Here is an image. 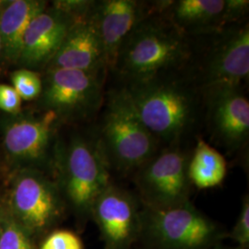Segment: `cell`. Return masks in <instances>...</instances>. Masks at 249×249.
Listing matches in <instances>:
<instances>
[{"instance_id":"cell-1","label":"cell","mask_w":249,"mask_h":249,"mask_svg":"<svg viewBox=\"0 0 249 249\" xmlns=\"http://www.w3.org/2000/svg\"><path fill=\"white\" fill-rule=\"evenodd\" d=\"M178 72L120 86L143 124L159 142L167 145L181 142L196 125L204 107L196 81L191 75Z\"/></svg>"},{"instance_id":"cell-2","label":"cell","mask_w":249,"mask_h":249,"mask_svg":"<svg viewBox=\"0 0 249 249\" xmlns=\"http://www.w3.org/2000/svg\"><path fill=\"white\" fill-rule=\"evenodd\" d=\"M194 56L191 36L155 9L139 22L121 45L112 73L122 85L187 68Z\"/></svg>"},{"instance_id":"cell-3","label":"cell","mask_w":249,"mask_h":249,"mask_svg":"<svg viewBox=\"0 0 249 249\" xmlns=\"http://www.w3.org/2000/svg\"><path fill=\"white\" fill-rule=\"evenodd\" d=\"M101 111L93 136L109 170L138 171L159 151V141L143 124L124 89L108 91Z\"/></svg>"},{"instance_id":"cell-4","label":"cell","mask_w":249,"mask_h":249,"mask_svg":"<svg viewBox=\"0 0 249 249\" xmlns=\"http://www.w3.org/2000/svg\"><path fill=\"white\" fill-rule=\"evenodd\" d=\"M41 98L44 110L59 120H83L101 111L105 102L107 74L76 70L46 69Z\"/></svg>"},{"instance_id":"cell-5","label":"cell","mask_w":249,"mask_h":249,"mask_svg":"<svg viewBox=\"0 0 249 249\" xmlns=\"http://www.w3.org/2000/svg\"><path fill=\"white\" fill-rule=\"evenodd\" d=\"M63 186L72 206L86 213L110 183V170L102 156L94 136L74 135L60 150Z\"/></svg>"},{"instance_id":"cell-6","label":"cell","mask_w":249,"mask_h":249,"mask_svg":"<svg viewBox=\"0 0 249 249\" xmlns=\"http://www.w3.org/2000/svg\"><path fill=\"white\" fill-rule=\"evenodd\" d=\"M215 35L213 45L191 77L200 89L241 87L249 77V22L225 27Z\"/></svg>"},{"instance_id":"cell-7","label":"cell","mask_w":249,"mask_h":249,"mask_svg":"<svg viewBox=\"0 0 249 249\" xmlns=\"http://www.w3.org/2000/svg\"><path fill=\"white\" fill-rule=\"evenodd\" d=\"M5 204L31 235L45 231L57 220L62 211L57 186L34 168L16 173L11 179Z\"/></svg>"},{"instance_id":"cell-8","label":"cell","mask_w":249,"mask_h":249,"mask_svg":"<svg viewBox=\"0 0 249 249\" xmlns=\"http://www.w3.org/2000/svg\"><path fill=\"white\" fill-rule=\"evenodd\" d=\"M170 144L158 151L138 170V186L152 209L169 208L187 202L190 180L187 167L190 156Z\"/></svg>"},{"instance_id":"cell-9","label":"cell","mask_w":249,"mask_h":249,"mask_svg":"<svg viewBox=\"0 0 249 249\" xmlns=\"http://www.w3.org/2000/svg\"><path fill=\"white\" fill-rule=\"evenodd\" d=\"M213 140L229 151L246 147L249 139V102L241 87L200 89Z\"/></svg>"},{"instance_id":"cell-10","label":"cell","mask_w":249,"mask_h":249,"mask_svg":"<svg viewBox=\"0 0 249 249\" xmlns=\"http://www.w3.org/2000/svg\"><path fill=\"white\" fill-rule=\"evenodd\" d=\"M153 11V2L138 0L93 1L88 19L103 47L107 71H113L119 49L135 26Z\"/></svg>"},{"instance_id":"cell-11","label":"cell","mask_w":249,"mask_h":249,"mask_svg":"<svg viewBox=\"0 0 249 249\" xmlns=\"http://www.w3.org/2000/svg\"><path fill=\"white\" fill-rule=\"evenodd\" d=\"M58 122L57 116L44 110L39 116H18L3 129V146L15 162L34 165L44 162L49 154Z\"/></svg>"},{"instance_id":"cell-12","label":"cell","mask_w":249,"mask_h":249,"mask_svg":"<svg viewBox=\"0 0 249 249\" xmlns=\"http://www.w3.org/2000/svg\"><path fill=\"white\" fill-rule=\"evenodd\" d=\"M151 225L157 240L175 249H193L204 245L214 229L212 223L188 202L153 209Z\"/></svg>"},{"instance_id":"cell-13","label":"cell","mask_w":249,"mask_h":249,"mask_svg":"<svg viewBox=\"0 0 249 249\" xmlns=\"http://www.w3.org/2000/svg\"><path fill=\"white\" fill-rule=\"evenodd\" d=\"M81 18L52 4L36 15L27 28L18 62L26 68L47 67L73 24Z\"/></svg>"},{"instance_id":"cell-14","label":"cell","mask_w":249,"mask_h":249,"mask_svg":"<svg viewBox=\"0 0 249 249\" xmlns=\"http://www.w3.org/2000/svg\"><path fill=\"white\" fill-rule=\"evenodd\" d=\"M90 212L111 249H121L135 236L139 216L136 201L128 192L110 184L96 198Z\"/></svg>"},{"instance_id":"cell-15","label":"cell","mask_w":249,"mask_h":249,"mask_svg":"<svg viewBox=\"0 0 249 249\" xmlns=\"http://www.w3.org/2000/svg\"><path fill=\"white\" fill-rule=\"evenodd\" d=\"M46 69L108 73L103 47L88 17L73 24Z\"/></svg>"},{"instance_id":"cell-16","label":"cell","mask_w":249,"mask_h":249,"mask_svg":"<svg viewBox=\"0 0 249 249\" xmlns=\"http://www.w3.org/2000/svg\"><path fill=\"white\" fill-rule=\"evenodd\" d=\"M155 9L187 36L210 35L223 29L225 0L154 1Z\"/></svg>"},{"instance_id":"cell-17","label":"cell","mask_w":249,"mask_h":249,"mask_svg":"<svg viewBox=\"0 0 249 249\" xmlns=\"http://www.w3.org/2000/svg\"><path fill=\"white\" fill-rule=\"evenodd\" d=\"M47 6V2L39 0L0 2V36L3 53L9 61L18 62L27 28Z\"/></svg>"},{"instance_id":"cell-18","label":"cell","mask_w":249,"mask_h":249,"mask_svg":"<svg viewBox=\"0 0 249 249\" xmlns=\"http://www.w3.org/2000/svg\"><path fill=\"white\" fill-rule=\"evenodd\" d=\"M226 172L227 163L223 154L202 138H197L187 167L190 183L200 189L216 187L224 180Z\"/></svg>"},{"instance_id":"cell-19","label":"cell","mask_w":249,"mask_h":249,"mask_svg":"<svg viewBox=\"0 0 249 249\" xmlns=\"http://www.w3.org/2000/svg\"><path fill=\"white\" fill-rule=\"evenodd\" d=\"M0 249H35L32 235L4 203L0 217Z\"/></svg>"},{"instance_id":"cell-20","label":"cell","mask_w":249,"mask_h":249,"mask_svg":"<svg viewBox=\"0 0 249 249\" xmlns=\"http://www.w3.org/2000/svg\"><path fill=\"white\" fill-rule=\"evenodd\" d=\"M12 87L21 100L33 101L39 98L43 90L41 75L29 69H21L11 75Z\"/></svg>"},{"instance_id":"cell-21","label":"cell","mask_w":249,"mask_h":249,"mask_svg":"<svg viewBox=\"0 0 249 249\" xmlns=\"http://www.w3.org/2000/svg\"><path fill=\"white\" fill-rule=\"evenodd\" d=\"M40 249H84V247L75 232L57 230L45 238Z\"/></svg>"},{"instance_id":"cell-22","label":"cell","mask_w":249,"mask_h":249,"mask_svg":"<svg viewBox=\"0 0 249 249\" xmlns=\"http://www.w3.org/2000/svg\"><path fill=\"white\" fill-rule=\"evenodd\" d=\"M249 10V0H225L223 14V28L246 21L245 18Z\"/></svg>"},{"instance_id":"cell-23","label":"cell","mask_w":249,"mask_h":249,"mask_svg":"<svg viewBox=\"0 0 249 249\" xmlns=\"http://www.w3.org/2000/svg\"><path fill=\"white\" fill-rule=\"evenodd\" d=\"M21 107V98L12 85L0 83V110L11 114H18Z\"/></svg>"},{"instance_id":"cell-24","label":"cell","mask_w":249,"mask_h":249,"mask_svg":"<svg viewBox=\"0 0 249 249\" xmlns=\"http://www.w3.org/2000/svg\"><path fill=\"white\" fill-rule=\"evenodd\" d=\"M232 238L241 245H247L249 242V201L245 197L237 223L232 231Z\"/></svg>"},{"instance_id":"cell-25","label":"cell","mask_w":249,"mask_h":249,"mask_svg":"<svg viewBox=\"0 0 249 249\" xmlns=\"http://www.w3.org/2000/svg\"><path fill=\"white\" fill-rule=\"evenodd\" d=\"M3 53V45H2V39H1V36H0V54Z\"/></svg>"},{"instance_id":"cell-26","label":"cell","mask_w":249,"mask_h":249,"mask_svg":"<svg viewBox=\"0 0 249 249\" xmlns=\"http://www.w3.org/2000/svg\"><path fill=\"white\" fill-rule=\"evenodd\" d=\"M3 209H4V204L3 203H0V217H1V213L3 212Z\"/></svg>"}]
</instances>
